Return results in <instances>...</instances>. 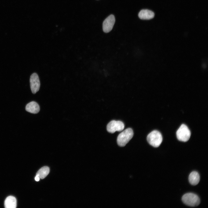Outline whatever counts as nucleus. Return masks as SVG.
Masks as SVG:
<instances>
[{
    "mask_svg": "<svg viewBox=\"0 0 208 208\" xmlns=\"http://www.w3.org/2000/svg\"><path fill=\"white\" fill-rule=\"evenodd\" d=\"M133 135V130L131 128L126 129L118 136L117 142L120 146H124L132 138Z\"/></svg>",
    "mask_w": 208,
    "mask_h": 208,
    "instance_id": "1",
    "label": "nucleus"
},
{
    "mask_svg": "<svg viewBox=\"0 0 208 208\" xmlns=\"http://www.w3.org/2000/svg\"><path fill=\"white\" fill-rule=\"evenodd\" d=\"M147 140L148 143L152 146L159 147L162 141V137L161 133L157 130H154L147 135Z\"/></svg>",
    "mask_w": 208,
    "mask_h": 208,
    "instance_id": "2",
    "label": "nucleus"
},
{
    "mask_svg": "<svg viewBox=\"0 0 208 208\" xmlns=\"http://www.w3.org/2000/svg\"><path fill=\"white\" fill-rule=\"evenodd\" d=\"M183 202L186 205L191 207H196L200 204V201L198 196L194 193H189L184 195L182 198Z\"/></svg>",
    "mask_w": 208,
    "mask_h": 208,
    "instance_id": "3",
    "label": "nucleus"
},
{
    "mask_svg": "<svg viewBox=\"0 0 208 208\" xmlns=\"http://www.w3.org/2000/svg\"><path fill=\"white\" fill-rule=\"evenodd\" d=\"M176 135L179 140L186 142L189 139L191 132L187 127L186 125L183 124L177 131Z\"/></svg>",
    "mask_w": 208,
    "mask_h": 208,
    "instance_id": "4",
    "label": "nucleus"
},
{
    "mask_svg": "<svg viewBox=\"0 0 208 208\" xmlns=\"http://www.w3.org/2000/svg\"><path fill=\"white\" fill-rule=\"evenodd\" d=\"M123 123L120 121L113 120L109 122L107 125V131L109 133H113L116 131H121L124 128Z\"/></svg>",
    "mask_w": 208,
    "mask_h": 208,
    "instance_id": "5",
    "label": "nucleus"
},
{
    "mask_svg": "<svg viewBox=\"0 0 208 208\" xmlns=\"http://www.w3.org/2000/svg\"><path fill=\"white\" fill-rule=\"evenodd\" d=\"M31 89L32 93L35 94L39 90L40 83L38 74L34 73L31 75L30 79Z\"/></svg>",
    "mask_w": 208,
    "mask_h": 208,
    "instance_id": "6",
    "label": "nucleus"
},
{
    "mask_svg": "<svg viewBox=\"0 0 208 208\" xmlns=\"http://www.w3.org/2000/svg\"><path fill=\"white\" fill-rule=\"evenodd\" d=\"M115 21V18L113 15H111L104 21L103 29L105 33L110 32L113 28Z\"/></svg>",
    "mask_w": 208,
    "mask_h": 208,
    "instance_id": "7",
    "label": "nucleus"
},
{
    "mask_svg": "<svg viewBox=\"0 0 208 208\" xmlns=\"http://www.w3.org/2000/svg\"><path fill=\"white\" fill-rule=\"evenodd\" d=\"M25 109L27 112L31 113L37 114L39 112L40 107L39 105L36 102L33 101L27 105Z\"/></svg>",
    "mask_w": 208,
    "mask_h": 208,
    "instance_id": "8",
    "label": "nucleus"
},
{
    "mask_svg": "<svg viewBox=\"0 0 208 208\" xmlns=\"http://www.w3.org/2000/svg\"><path fill=\"white\" fill-rule=\"evenodd\" d=\"M154 13L152 11L146 9L141 10L138 14L139 18L142 20H149L153 18Z\"/></svg>",
    "mask_w": 208,
    "mask_h": 208,
    "instance_id": "9",
    "label": "nucleus"
},
{
    "mask_svg": "<svg viewBox=\"0 0 208 208\" xmlns=\"http://www.w3.org/2000/svg\"><path fill=\"white\" fill-rule=\"evenodd\" d=\"M5 207L6 208H15L16 207V200L12 196H8L4 202Z\"/></svg>",
    "mask_w": 208,
    "mask_h": 208,
    "instance_id": "10",
    "label": "nucleus"
},
{
    "mask_svg": "<svg viewBox=\"0 0 208 208\" xmlns=\"http://www.w3.org/2000/svg\"><path fill=\"white\" fill-rule=\"evenodd\" d=\"M189 181L192 185H195L199 183L200 177L198 173L195 171L192 172L189 176Z\"/></svg>",
    "mask_w": 208,
    "mask_h": 208,
    "instance_id": "11",
    "label": "nucleus"
},
{
    "mask_svg": "<svg viewBox=\"0 0 208 208\" xmlns=\"http://www.w3.org/2000/svg\"><path fill=\"white\" fill-rule=\"evenodd\" d=\"M49 168L47 166H44L40 169L37 172L36 175L38 176L40 179L44 178L49 172Z\"/></svg>",
    "mask_w": 208,
    "mask_h": 208,
    "instance_id": "12",
    "label": "nucleus"
},
{
    "mask_svg": "<svg viewBox=\"0 0 208 208\" xmlns=\"http://www.w3.org/2000/svg\"><path fill=\"white\" fill-rule=\"evenodd\" d=\"M40 178L38 176L36 175V176L35 178V181H39V180H40Z\"/></svg>",
    "mask_w": 208,
    "mask_h": 208,
    "instance_id": "13",
    "label": "nucleus"
}]
</instances>
